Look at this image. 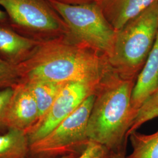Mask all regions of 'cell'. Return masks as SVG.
I'll return each instance as SVG.
<instances>
[{"instance_id": "obj_8", "label": "cell", "mask_w": 158, "mask_h": 158, "mask_svg": "<svg viewBox=\"0 0 158 158\" xmlns=\"http://www.w3.org/2000/svg\"><path fill=\"white\" fill-rule=\"evenodd\" d=\"M14 91L8 104L5 117V127L26 132L39 119L36 101L27 85L19 81L13 87Z\"/></svg>"}, {"instance_id": "obj_18", "label": "cell", "mask_w": 158, "mask_h": 158, "mask_svg": "<svg viewBox=\"0 0 158 158\" xmlns=\"http://www.w3.org/2000/svg\"><path fill=\"white\" fill-rule=\"evenodd\" d=\"M13 91V87L0 90V129L6 128L4 123L6 111Z\"/></svg>"}, {"instance_id": "obj_3", "label": "cell", "mask_w": 158, "mask_h": 158, "mask_svg": "<svg viewBox=\"0 0 158 158\" xmlns=\"http://www.w3.org/2000/svg\"><path fill=\"white\" fill-rule=\"evenodd\" d=\"M158 34V2L117 31L113 49L107 58L111 70L136 80Z\"/></svg>"}, {"instance_id": "obj_16", "label": "cell", "mask_w": 158, "mask_h": 158, "mask_svg": "<svg viewBox=\"0 0 158 158\" xmlns=\"http://www.w3.org/2000/svg\"><path fill=\"white\" fill-rule=\"evenodd\" d=\"M19 81L17 65L0 57V90L14 87Z\"/></svg>"}, {"instance_id": "obj_21", "label": "cell", "mask_w": 158, "mask_h": 158, "mask_svg": "<svg viewBox=\"0 0 158 158\" xmlns=\"http://www.w3.org/2000/svg\"><path fill=\"white\" fill-rule=\"evenodd\" d=\"M6 12L1 10H0V21H3L6 19Z\"/></svg>"}, {"instance_id": "obj_15", "label": "cell", "mask_w": 158, "mask_h": 158, "mask_svg": "<svg viewBox=\"0 0 158 158\" xmlns=\"http://www.w3.org/2000/svg\"><path fill=\"white\" fill-rule=\"evenodd\" d=\"M158 117V89L149 96L136 113L130 125L127 136L137 131L142 125Z\"/></svg>"}, {"instance_id": "obj_24", "label": "cell", "mask_w": 158, "mask_h": 158, "mask_svg": "<svg viewBox=\"0 0 158 158\" xmlns=\"http://www.w3.org/2000/svg\"><path fill=\"white\" fill-rule=\"evenodd\" d=\"M0 1H1V0H0Z\"/></svg>"}, {"instance_id": "obj_4", "label": "cell", "mask_w": 158, "mask_h": 158, "mask_svg": "<svg viewBox=\"0 0 158 158\" xmlns=\"http://www.w3.org/2000/svg\"><path fill=\"white\" fill-rule=\"evenodd\" d=\"M60 17L68 30L65 35L74 42L97 51L107 57L111 53L117 31L108 21L97 3L70 5L47 0Z\"/></svg>"}, {"instance_id": "obj_20", "label": "cell", "mask_w": 158, "mask_h": 158, "mask_svg": "<svg viewBox=\"0 0 158 158\" xmlns=\"http://www.w3.org/2000/svg\"><path fill=\"white\" fill-rule=\"evenodd\" d=\"M110 158H126L125 153L112 152Z\"/></svg>"}, {"instance_id": "obj_6", "label": "cell", "mask_w": 158, "mask_h": 158, "mask_svg": "<svg viewBox=\"0 0 158 158\" xmlns=\"http://www.w3.org/2000/svg\"><path fill=\"white\" fill-rule=\"evenodd\" d=\"M13 22L30 30L52 35L67 34L66 25L44 0H1Z\"/></svg>"}, {"instance_id": "obj_11", "label": "cell", "mask_w": 158, "mask_h": 158, "mask_svg": "<svg viewBox=\"0 0 158 158\" xmlns=\"http://www.w3.org/2000/svg\"><path fill=\"white\" fill-rule=\"evenodd\" d=\"M39 42L0 26V53L12 64L17 65L25 60Z\"/></svg>"}, {"instance_id": "obj_13", "label": "cell", "mask_w": 158, "mask_h": 158, "mask_svg": "<svg viewBox=\"0 0 158 158\" xmlns=\"http://www.w3.org/2000/svg\"><path fill=\"white\" fill-rule=\"evenodd\" d=\"M29 141L25 131L9 129L0 135V158H27Z\"/></svg>"}, {"instance_id": "obj_17", "label": "cell", "mask_w": 158, "mask_h": 158, "mask_svg": "<svg viewBox=\"0 0 158 158\" xmlns=\"http://www.w3.org/2000/svg\"><path fill=\"white\" fill-rule=\"evenodd\" d=\"M111 153L107 147L91 141L83 152L75 158H110Z\"/></svg>"}, {"instance_id": "obj_1", "label": "cell", "mask_w": 158, "mask_h": 158, "mask_svg": "<svg viewBox=\"0 0 158 158\" xmlns=\"http://www.w3.org/2000/svg\"><path fill=\"white\" fill-rule=\"evenodd\" d=\"M17 68L22 81H81L96 85L111 70L106 56L65 35L40 40Z\"/></svg>"}, {"instance_id": "obj_7", "label": "cell", "mask_w": 158, "mask_h": 158, "mask_svg": "<svg viewBox=\"0 0 158 158\" xmlns=\"http://www.w3.org/2000/svg\"><path fill=\"white\" fill-rule=\"evenodd\" d=\"M98 85L81 81L69 82L64 85L45 115L27 132L29 145L56 128L88 97L95 94Z\"/></svg>"}, {"instance_id": "obj_19", "label": "cell", "mask_w": 158, "mask_h": 158, "mask_svg": "<svg viewBox=\"0 0 158 158\" xmlns=\"http://www.w3.org/2000/svg\"><path fill=\"white\" fill-rule=\"evenodd\" d=\"M57 2L70 4V5H79L83 4H88V3H97L98 0H54Z\"/></svg>"}, {"instance_id": "obj_12", "label": "cell", "mask_w": 158, "mask_h": 158, "mask_svg": "<svg viewBox=\"0 0 158 158\" xmlns=\"http://www.w3.org/2000/svg\"><path fill=\"white\" fill-rule=\"evenodd\" d=\"M23 82L28 86L36 101L39 112L38 121L49 110L63 86L68 83H60L47 81H29Z\"/></svg>"}, {"instance_id": "obj_10", "label": "cell", "mask_w": 158, "mask_h": 158, "mask_svg": "<svg viewBox=\"0 0 158 158\" xmlns=\"http://www.w3.org/2000/svg\"><path fill=\"white\" fill-rule=\"evenodd\" d=\"M158 2V0H102L97 4L102 8L108 21L117 31Z\"/></svg>"}, {"instance_id": "obj_23", "label": "cell", "mask_w": 158, "mask_h": 158, "mask_svg": "<svg viewBox=\"0 0 158 158\" xmlns=\"http://www.w3.org/2000/svg\"><path fill=\"white\" fill-rule=\"evenodd\" d=\"M102 0H98V2H97V4H99L100 2H102Z\"/></svg>"}, {"instance_id": "obj_2", "label": "cell", "mask_w": 158, "mask_h": 158, "mask_svg": "<svg viewBox=\"0 0 158 158\" xmlns=\"http://www.w3.org/2000/svg\"><path fill=\"white\" fill-rule=\"evenodd\" d=\"M135 79L121 76L111 70L95 92L87 133L90 140L113 153L126 154L127 133L134 118L131 97Z\"/></svg>"}, {"instance_id": "obj_5", "label": "cell", "mask_w": 158, "mask_h": 158, "mask_svg": "<svg viewBox=\"0 0 158 158\" xmlns=\"http://www.w3.org/2000/svg\"><path fill=\"white\" fill-rule=\"evenodd\" d=\"M94 99V94L88 97L56 128L31 143L28 155L34 158L79 156L91 141L87 135V127Z\"/></svg>"}, {"instance_id": "obj_9", "label": "cell", "mask_w": 158, "mask_h": 158, "mask_svg": "<svg viewBox=\"0 0 158 158\" xmlns=\"http://www.w3.org/2000/svg\"><path fill=\"white\" fill-rule=\"evenodd\" d=\"M158 89V34L147 61L138 74L131 97L134 117L143 103Z\"/></svg>"}, {"instance_id": "obj_14", "label": "cell", "mask_w": 158, "mask_h": 158, "mask_svg": "<svg viewBox=\"0 0 158 158\" xmlns=\"http://www.w3.org/2000/svg\"><path fill=\"white\" fill-rule=\"evenodd\" d=\"M128 138L132 150L126 158H158V130L149 135L134 131Z\"/></svg>"}, {"instance_id": "obj_22", "label": "cell", "mask_w": 158, "mask_h": 158, "mask_svg": "<svg viewBox=\"0 0 158 158\" xmlns=\"http://www.w3.org/2000/svg\"><path fill=\"white\" fill-rule=\"evenodd\" d=\"M76 158V156H73V155H69V156H63L62 158Z\"/></svg>"}]
</instances>
